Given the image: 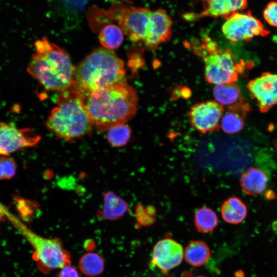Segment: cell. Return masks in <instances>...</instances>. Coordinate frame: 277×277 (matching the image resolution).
<instances>
[{
	"instance_id": "4",
	"label": "cell",
	"mask_w": 277,
	"mask_h": 277,
	"mask_svg": "<svg viewBox=\"0 0 277 277\" xmlns=\"http://www.w3.org/2000/svg\"><path fill=\"white\" fill-rule=\"evenodd\" d=\"M123 61L112 50L100 48L75 68L73 86L86 97L95 91L126 81Z\"/></svg>"
},
{
	"instance_id": "14",
	"label": "cell",
	"mask_w": 277,
	"mask_h": 277,
	"mask_svg": "<svg viewBox=\"0 0 277 277\" xmlns=\"http://www.w3.org/2000/svg\"><path fill=\"white\" fill-rule=\"evenodd\" d=\"M248 5L245 0H208L203 2V10L199 14L186 13L184 17L189 21L205 16L224 17L225 19Z\"/></svg>"
},
{
	"instance_id": "2",
	"label": "cell",
	"mask_w": 277,
	"mask_h": 277,
	"mask_svg": "<svg viewBox=\"0 0 277 277\" xmlns=\"http://www.w3.org/2000/svg\"><path fill=\"white\" fill-rule=\"evenodd\" d=\"M35 47L28 73L48 90L62 92L72 87L75 68L67 52L45 37L37 41Z\"/></svg>"
},
{
	"instance_id": "18",
	"label": "cell",
	"mask_w": 277,
	"mask_h": 277,
	"mask_svg": "<svg viewBox=\"0 0 277 277\" xmlns=\"http://www.w3.org/2000/svg\"><path fill=\"white\" fill-rule=\"evenodd\" d=\"M221 212L222 216L226 222L231 224H239L246 218L247 208L240 199L231 197L223 203Z\"/></svg>"
},
{
	"instance_id": "9",
	"label": "cell",
	"mask_w": 277,
	"mask_h": 277,
	"mask_svg": "<svg viewBox=\"0 0 277 277\" xmlns=\"http://www.w3.org/2000/svg\"><path fill=\"white\" fill-rule=\"evenodd\" d=\"M225 109L215 101L198 103L189 111L190 124L196 130L205 134L219 130Z\"/></svg>"
},
{
	"instance_id": "13",
	"label": "cell",
	"mask_w": 277,
	"mask_h": 277,
	"mask_svg": "<svg viewBox=\"0 0 277 277\" xmlns=\"http://www.w3.org/2000/svg\"><path fill=\"white\" fill-rule=\"evenodd\" d=\"M172 27V19L165 10L151 11L143 41L145 45L151 49L156 48L159 45L169 39Z\"/></svg>"
},
{
	"instance_id": "16",
	"label": "cell",
	"mask_w": 277,
	"mask_h": 277,
	"mask_svg": "<svg viewBox=\"0 0 277 277\" xmlns=\"http://www.w3.org/2000/svg\"><path fill=\"white\" fill-rule=\"evenodd\" d=\"M104 204L97 215L103 220L114 221L124 216L130 210L128 204L112 191L103 193Z\"/></svg>"
},
{
	"instance_id": "24",
	"label": "cell",
	"mask_w": 277,
	"mask_h": 277,
	"mask_svg": "<svg viewBox=\"0 0 277 277\" xmlns=\"http://www.w3.org/2000/svg\"><path fill=\"white\" fill-rule=\"evenodd\" d=\"M107 131V141L114 147H121L126 145L131 134L130 127L125 123L113 125Z\"/></svg>"
},
{
	"instance_id": "10",
	"label": "cell",
	"mask_w": 277,
	"mask_h": 277,
	"mask_svg": "<svg viewBox=\"0 0 277 277\" xmlns=\"http://www.w3.org/2000/svg\"><path fill=\"white\" fill-rule=\"evenodd\" d=\"M41 139L30 128L19 129L13 124L0 122V155L10 154L36 145Z\"/></svg>"
},
{
	"instance_id": "17",
	"label": "cell",
	"mask_w": 277,
	"mask_h": 277,
	"mask_svg": "<svg viewBox=\"0 0 277 277\" xmlns=\"http://www.w3.org/2000/svg\"><path fill=\"white\" fill-rule=\"evenodd\" d=\"M268 182L266 174L262 170L250 167L241 175L240 185L244 193L249 195L259 194L265 189Z\"/></svg>"
},
{
	"instance_id": "22",
	"label": "cell",
	"mask_w": 277,
	"mask_h": 277,
	"mask_svg": "<svg viewBox=\"0 0 277 277\" xmlns=\"http://www.w3.org/2000/svg\"><path fill=\"white\" fill-rule=\"evenodd\" d=\"M79 267L83 274L92 277L98 275L103 272L105 264L103 258L98 254L89 252L81 258Z\"/></svg>"
},
{
	"instance_id": "8",
	"label": "cell",
	"mask_w": 277,
	"mask_h": 277,
	"mask_svg": "<svg viewBox=\"0 0 277 277\" xmlns=\"http://www.w3.org/2000/svg\"><path fill=\"white\" fill-rule=\"evenodd\" d=\"M151 11L148 8L125 7L114 9V17L123 33L132 42L144 41Z\"/></svg>"
},
{
	"instance_id": "7",
	"label": "cell",
	"mask_w": 277,
	"mask_h": 277,
	"mask_svg": "<svg viewBox=\"0 0 277 277\" xmlns=\"http://www.w3.org/2000/svg\"><path fill=\"white\" fill-rule=\"evenodd\" d=\"M222 31L232 44L248 42L254 37L266 36L270 34V31L250 11L236 12L226 18L222 27Z\"/></svg>"
},
{
	"instance_id": "6",
	"label": "cell",
	"mask_w": 277,
	"mask_h": 277,
	"mask_svg": "<svg viewBox=\"0 0 277 277\" xmlns=\"http://www.w3.org/2000/svg\"><path fill=\"white\" fill-rule=\"evenodd\" d=\"M1 206L4 215L34 248L32 258L41 271L47 273L52 270L70 265V255L59 239L45 238L36 234L6 208Z\"/></svg>"
},
{
	"instance_id": "3",
	"label": "cell",
	"mask_w": 277,
	"mask_h": 277,
	"mask_svg": "<svg viewBox=\"0 0 277 277\" xmlns=\"http://www.w3.org/2000/svg\"><path fill=\"white\" fill-rule=\"evenodd\" d=\"M85 96L74 86L61 92L57 106L46 125L57 137L72 141L90 134L94 127L85 105Z\"/></svg>"
},
{
	"instance_id": "20",
	"label": "cell",
	"mask_w": 277,
	"mask_h": 277,
	"mask_svg": "<svg viewBox=\"0 0 277 277\" xmlns=\"http://www.w3.org/2000/svg\"><path fill=\"white\" fill-rule=\"evenodd\" d=\"M218 217L211 209L203 207L194 214V224L197 231L202 233L213 231L218 225Z\"/></svg>"
},
{
	"instance_id": "29",
	"label": "cell",
	"mask_w": 277,
	"mask_h": 277,
	"mask_svg": "<svg viewBox=\"0 0 277 277\" xmlns=\"http://www.w3.org/2000/svg\"><path fill=\"white\" fill-rule=\"evenodd\" d=\"M235 277H244V273L241 271H239L235 272Z\"/></svg>"
},
{
	"instance_id": "25",
	"label": "cell",
	"mask_w": 277,
	"mask_h": 277,
	"mask_svg": "<svg viewBox=\"0 0 277 277\" xmlns=\"http://www.w3.org/2000/svg\"><path fill=\"white\" fill-rule=\"evenodd\" d=\"M14 160L9 156H0V180H8L13 177L16 171Z\"/></svg>"
},
{
	"instance_id": "12",
	"label": "cell",
	"mask_w": 277,
	"mask_h": 277,
	"mask_svg": "<svg viewBox=\"0 0 277 277\" xmlns=\"http://www.w3.org/2000/svg\"><path fill=\"white\" fill-rule=\"evenodd\" d=\"M184 256L183 246L171 239H164L154 245L152 253V263L163 271L177 267Z\"/></svg>"
},
{
	"instance_id": "21",
	"label": "cell",
	"mask_w": 277,
	"mask_h": 277,
	"mask_svg": "<svg viewBox=\"0 0 277 277\" xmlns=\"http://www.w3.org/2000/svg\"><path fill=\"white\" fill-rule=\"evenodd\" d=\"M124 33L121 28L114 24L104 27L99 33V40L104 48L108 50L118 48L124 40Z\"/></svg>"
},
{
	"instance_id": "19",
	"label": "cell",
	"mask_w": 277,
	"mask_h": 277,
	"mask_svg": "<svg viewBox=\"0 0 277 277\" xmlns=\"http://www.w3.org/2000/svg\"><path fill=\"white\" fill-rule=\"evenodd\" d=\"M210 255V250L208 246L201 241L191 242L186 247L184 251L185 261L194 267H200L204 265Z\"/></svg>"
},
{
	"instance_id": "11",
	"label": "cell",
	"mask_w": 277,
	"mask_h": 277,
	"mask_svg": "<svg viewBox=\"0 0 277 277\" xmlns=\"http://www.w3.org/2000/svg\"><path fill=\"white\" fill-rule=\"evenodd\" d=\"M247 88L261 112H266L277 104V74L264 72L250 81Z\"/></svg>"
},
{
	"instance_id": "28",
	"label": "cell",
	"mask_w": 277,
	"mask_h": 277,
	"mask_svg": "<svg viewBox=\"0 0 277 277\" xmlns=\"http://www.w3.org/2000/svg\"><path fill=\"white\" fill-rule=\"evenodd\" d=\"M57 277H80L77 269L70 265L62 268Z\"/></svg>"
},
{
	"instance_id": "5",
	"label": "cell",
	"mask_w": 277,
	"mask_h": 277,
	"mask_svg": "<svg viewBox=\"0 0 277 277\" xmlns=\"http://www.w3.org/2000/svg\"><path fill=\"white\" fill-rule=\"evenodd\" d=\"M193 50L204 61L206 81L215 85L235 82L249 66L243 61L238 62L230 49H219L216 42L208 37L194 45Z\"/></svg>"
},
{
	"instance_id": "23",
	"label": "cell",
	"mask_w": 277,
	"mask_h": 277,
	"mask_svg": "<svg viewBox=\"0 0 277 277\" xmlns=\"http://www.w3.org/2000/svg\"><path fill=\"white\" fill-rule=\"evenodd\" d=\"M247 113L227 111L221 121V128L226 133L233 134L243 129Z\"/></svg>"
},
{
	"instance_id": "30",
	"label": "cell",
	"mask_w": 277,
	"mask_h": 277,
	"mask_svg": "<svg viewBox=\"0 0 277 277\" xmlns=\"http://www.w3.org/2000/svg\"><path fill=\"white\" fill-rule=\"evenodd\" d=\"M195 277H207V276H204V275H197V276H196Z\"/></svg>"
},
{
	"instance_id": "1",
	"label": "cell",
	"mask_w": 277,
	"mask_h": 277,
	"mask_svg": "<svg viewBox=\"0 0 277 277\" xmlns=\"http://www.w3.org/2000/svg\"><path fill=\"white\" fill-rule=\"evenodd\" d=\"M85 105L93 127L104 132L135 115L138 97L134 88L125 81L90 93Z\"/></svg>"
},
{
	"instance_id": "27",
	"label": "cell",
	"mask_w": 277,
	"mask_h": 277,
	"mask_svg": "<svg viewBox=\"0 0 277 277\" xmlns=\"http://www.w3.org/2000/svg\"><path fill=\"white\" fill-rule=\"evenodd\" d=\"M263 17L270 25L277 27V2H271L263 11Z\"/></svg>"
},
{
	"instance_id": "26",
	"label": "cell",
	"mask_w": 277,
	"mask_h": 277,
	"mask_svg": "<svg viewBox=\"0 0 277 277\" xmlns=\"http://www.w3.org/2000/svg\"><path fill=\"white\" fill-rule=\"evenodd\" d=\"M136 218L142 225L150 226L155 222V210L151 206L144 208L142 206H137L136 209Z\"/></svg>"
},
{
	"instance_id": "15",
	"label": "cell",
	"mask_w": 277,
	"mask_h": 277,
	"mask_svg": "<svg viewBox=\"0 0 277 277\" xmlns=\"http://www.w3.org/2000/svg\"><path fill=\"white\" fill-rule=\"evenodd\" d=\"M215 101L227 111L248 113L250 106L243 97L239 87L234 83L216 85L213 90Z\"/></svg>"
}]
</instances>
